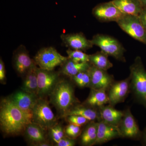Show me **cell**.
Returning <instances> with one entry per match:
<instances>
[{"mask_svg":"<svg viewBox=\"0 0 146 146\" xmlns=\"http://www.w3.org/2000/svg\"><path fill=\"white\" fill-rule=\"evenodd\" d=\"M13 66L18 75L23 77L29 71L37 67L34 59L30 56L25 47L20 46L13 53Z\"/></svg>","mask_w":146,"mask_h":146,"instance_id":"obj_9","label":"cell"},{"mask_svg":"<svg viewBox=\"0 0 146 146\" xmlns=\"http://www.w3.org/2000/svg\"><path fill=\"white\" fill-rule=\"evenodd\" d=\"M66 52L68 58L74 62L78 63L89 62V55L84 52L83 51L69 48Z\"/></svg>","mask_w":146,"mask_h":146,"instance_id":"obj_27","label":"cell"},{"mask_svg":"<svg viewBox=\"0 0 146 146\" xmlns=\"http://www.w3.org/2000/svg\"><path fill=\"white\" fill-rule=\"evenodd\" d=\"M48 131L49 136L54 144H56L60 139L66 136L64 128L58 123L50 128Z\"/></svg>","mask_w":146,"mask_h":146,"instance_id":"obj_28","label":"cell"},{"mask_svg":"<svg viewBox=\"0 0 146 146\" xmlns=\"http://www.w3.org/2000/svg\"><path fill=\"white\" fill-rule=\"evenodd\" d=\"M44 130L57 123V120L50 107L49 102L46 98H40L37 100L32 110V121Z\"/></svg>","mask_w":146,"mask_h":146,"instance_id":"obj_5","label":"cell"},{"mask_svg":"<svg viewBox=\"0 0 146 146\" xmlns=\"http://www.w3.org/2000/svg\"><path fill=\"white\" fill-rule=\"evenodd\" d=\"M141 23L146 29V7H144L138 16Z\"/></svg>","mask_w":146,"mask_h":146,"instance_id":"obj_33","label":"cell"},{"mask_svg":"<svg viewBox=\"0 0 146 146\" xmlns=\"http://www.w3.org/2000/svg\"><path fill=\"white\" fill-rule=\"evenodd\" d=\"M117 23L131 37L146 44V29L138 16L125 14Z\"/></svg>","mask_w":146,"mask_h":146,"instance_id":"obj_7","label":"cell"},{"mask_svg":"<svg viewBox=\"0 0 146 146\" xmlns=\"http://www.w3.org/2000/svg\"><path fill=\"white\" fill-rule=\"evenodd\" d=\"M98 123V122L93 121L84 129L80 135V143L82 145L91 146L96 144Z\"/></svg>","mask_w":146,"mask_h":146,"instance_id":"obj_24","label":"cell"},{"mask_svg":"<svg viewBox=\"0 0 146 146\" xmlns=\"http://www.w3.org/2000/svg\"><path fill=\"white\" fill-rule=\"evenodd\" d=\"M46 131L38 125L32 122L27 126L24 133L31 145L35 146L39 143L48 141Z\"/></svg>","mask_w":146,"mask_h":146,"instance_id":"obj_17","label":"cell"},{"mask_svg":"<svg viewBox=\"0 0 146 146\" xmlns=\"http://www.w3.org/2000/svg\"><path fill=\"white\" fill-rule=\"evenodd\" d=\"M131 78L129 77L121 81L113 82L108 89L109 104L114 106L123 102L130 89Z\"/></svg>","mask_w":146,"mask_h":146,"instance_id":"obj_12","label":"cell"},{"mask_svg":"<svg viewBox=\"0 0 146 146\" xmlns=\"http://www.w3.org/2000/svg\"><path fill=\"white\" fill-rule=\"evenodd\" d=\"M37 67L32 69L23 77V81L21 87L22 90L36 95L38 94V81L36 73Z\"/></svg>","mask_w":146,"mask_h":146,"instance_id":"obj_23","label":"cell"},{"mask_svg":"<svg viewBox=\"0 0 146 146\" xmlns=\"http://www.w3.org/2000/svg\"><path fill=\"white\" fill-rule=\"evenodd\" d=\"M68 56L60 54L52 47L42 48L34 56V60L39 68L48 71H52L58 66H61L68 60Z\"/></svg>","mask_w":146,"mask_h":146,"instance_id":"obj_4","label":"cell"},{"mask_svg":"<svg viewBox=\"0 0 146 146\" xmlns=\"http://www.w3.org/2000/svg\"><path fill=\"white\" fill-rule=\"evenodd\" d=\"M108 56L103 52H98L89 55V63L98 69L107 71L113 67V64L108 58Z\"/></svg>","mask_w":146,"mask_h":146,"instance_id":"obj_25","label":"cell"},{"mask_svg":"<svg viewBox=\"0 0 146 146\" xmlns=\"http://www.w3.org/2000/svg\"><path fill=\"white\" fill-rule=\"evenodd\" d=\"M60 38L65 46L71 49L83 51L91 48L94 46L91 40L87 39L81 33L62 34Z\"/></svg>","mask_w":146,"mask_h":146,"instance_id":"obj_14","label":"cell"},{"mask_svg":"<svg viewBox=\"0 0 146 146\" xmlns=\"http://www.w3.org/2000/svg\"><path fill=\"white\" fill-rule=\"evenodd\" d=\"M99 108L102 121L109 124L119 127L124 112L115 109L110 105L108 106H103Z\"/></svg>","mask_w":146,"mask_h":146,"instance_id":"obj_18","label":"cell"},{"mask_svg":"<svg viewBox=\"0 0 146 146\" xmlns=\"http://www.w3.org/2000/svg\"><path fill=\"white\" fill-rule=\"evenodd\" d=\"M143 7H146V0H141Z\"/></svg>","mask_w":146,"mask_h":146,"instance_id":"obj_34","label":"cell"},{"mask_svg":"<svg viewBox=\"0 0 146 146\" xmlns=\"http://www.w3.org/2000/svg\"><path fill=\"white\" fill-rule=\"evenodd\" d=\"M112 1L125 15L138 16L143 8L141 0H112Z\"/></svg>","mask_w":146,"mask_h":146,"instance_id":"obj_19","label":"cell"},{"mask_svg":"<svg viewBox=\"0 0 146 146\" xmlns=\"http://www.w3.org/2000/svg\"><path fill=\"white\" fill-rule=\"evenodd\" d=\"M38 81V96L40 98H46L54 89L60 78V73L54 70L48 71L37 67Z\"/></svg>","mask_w":146,"mask_h":146,"instance_id":"obj_8","label":"cell"},{"mask_svg":"<svg viewBox=\"0 0 146 146\" xmlns=\"http://www.w3.org/2000/svg\"><path fill=\"white\" fill-rule=\"evenodd\" d=\"M6 80L5 65L1 58L0 59V82L2 84H5Z\"/></svg>","mask_w":146,"mask_h":146,"instance_id":"obj_32","label":"cell"},{"mask_svg":"<svg viewBox=\"0 0 146 146\" xmlns=\"http://www.w3.org/2000/svg\"><path fill=\"white\" fill-rule=\"evenodd\" d=\"M92 13L97 20L101 22L117 23L125 15L112 1L98 5L93 9Z\"/></svg>","mask_w":146,"mask_h":146,"instance_id":"obj_10","label":"cell"},{"mask_svg":"<svg viewBox=\"0 0 146 146\" xmlns=\"http://www.w3.org/2000/svg\"><path fill=\"white\" fill-rule=\"evenodd\" d=\"M89 71L91 81L89 87L91 89L106 90L114 82L113 76L108 74L107 71L98 69L92 65Z\"/></svg>","mask_w":146,"mask_h":146,"instance_id":"obj_13","label":"cell"},{"mask_svg":"<svg viewBox=\"0 0 146 146\" xmlns=\"http://www.w3.org/2000/svg\"><path fill=\"white\" fill-rule=\"evenodd\" d=\"M145 141L146 142V134H145Z\"/></svg>","mask_w":146,"mask_h":146,"instance_id":"obj_35","label":"cell"},{"mask_svg":"<svg viewBox=\"0 0 146 146\" xmlns=\"http://www.w3.org/2000/svg\"><path fill=\"white\" fill-rule=\"evenodd\" d=\"M119 128L121 137L135 138L140 135L139 127L129 109H127L124 112Z\"/></svg>","mask_w":146,"mask_h":146,"instance_id":"obj_15","label":"cell"},{"mask_svg":"<svg viewBox=\"0 0 146 146\" xmlns=\"http://www.w3.org/2000/svg\"><path fill=\"white\" fill-rule=\"evenodd\" d=\"M65 136L72 139H76L81 135L82 129L81 126L69 123L64 128Z\"/></svg>","mask_w":146,"mask_h":146,"instance_id":"obj_29","label":"cell"},{"mask_svg":"<svg viewBox=\"0 0 146 146\" xmlns=\"http://www.w3.org/2000/svg\"><path fill=\"white\" fill-rule=\"evenodd\" d=\"M49 97L50 102L62 118H65L68 112L79 103L75 96L74 90L72 84L63 79L60 78Z\"/></svg>","mask_w":146,"mask_h":146,"instance_id":"obj_2","label":"cell"},{"mask_svg":"<svg viewBox=\"0 0 146 146\" xmlns=\"http://www.w3.org/2000/svg\"><path fill=\"white\" fill-rule=\"evenodd\" d=\"M121 136L119 127L112 125L102 121L98 123L97 137L96 144L104 143Z\"/></svg>","mask_w":146,"mask_h":146,"instance_id":"obj_16","label":"cell"},{"mask_svg":"<svg viewBox=\"0 0 146 146\" xmlns=\"http://www.w3.org/2000/svg\"><path fill=\"white\" fill-rule=\"evenodd\" d=\"M91 40L94 46L99 47L101 51L108 56L125 62V49L117 39L106 35L98 34L94 35Z\"/></svg>","mask_w":146,"mask_h":146,"instance_id":"obj_3","label":"cell"},{"mask_svg":"<svg viewBox=\"0 0 146 146\" xmlns=\"http://www.w3.org/2000/svg\"><path fill=\"white\" fill-rule=\"evenodd\" d=\"M65 120L69 123L82 126L89 123L90 121L79 115H71L65 117Z\"/></svg>","mask_w":146,"mask_h":146,"instance_id":"obj_30","label":"cell"},{"mask_svg":"<svg viewBox=\"0 0 146 146\" xmlns=\"http://www.w3.org/2000/svg\"><path fill=\"white\" fill-rule=\"evenodd\" d=\"M79 115L86 118L90 121H95L99 119V111L98 112L95 108L90 107L82 104H76L68 112L65 117L69 115Z\"/></svg>","mask_w":146,"mask_h":146,"instance_id":"obj_22","label":"cell"},{"mask_svg":"<svg viewBox=\"0 0 146 146\" xmlns=\"http://www.w3.org/2000/svg\"><path fill=\"white\" fill-rule=\"evenodd\" d=\"M109 103L106 90L91 89L89 97L82 104L93 108H100Z\"/></svg>","mask_w":146,"mask_h":146,"instance_id":"obj_21","label":"cell"},{"mask_svg":"<svg viewBox=\"0 0 146 146\" xmlns=\"http://www.w3.org/2000/svg\"><path fill=\"white\" fill-rule=\"evenodd\" d=\"M31 120L9 97L1 100L0 104V127L3 133L7 136L24 133Z\"/></svg>","mask_w":146,"mask_h":146,"instance_id":"obj_1","label":"cell"},{"mask_svg":"<svg viewBox=\"0 0 146 146\" xmlns=\"http://www.w3.org/2000/svg\"><path fill=\"white\" fill-rule=\"evenodd\" d=\"M75 139H72L65 136L64 138L60 139L56 144L55 146H74L75 145Z\"/></svg>","mask_w":146,"mask_h":146,"instance_id":"obj_31","label":"cell"},{"mask_svg":"<svg viewBox=\"0 0 146 146\" xmlns=\"http://www.w3.org/2000/svg\"><path fill=\"white\" fill-rule=\"evenodd\" d=\"M91 66L89 62L76 63L68 58L61 65L59 73L71 78L80 72L88 70Z\"/></svg>","mask_w":146,"mask_h":146,"instance_id":"obj_20","label":"cell"},{"mask_svg":"<svg viewBox=\"0 0 146 146\" xmlns=\"http://www.w3.org/2000/svg\"><path fill=\"white\" fill-rule=\"evenodd\" d=\"M89 69L88 70L79 73L71 78L74 83L78 87L80 88L89 87L91 81V76Z\"/></svg>","mask_w":146,"mask_h":146,"instance_id":"obj_26","label":"cell"},{"mask_svg":"<svg viewBox=\"0 0 146 146\" xmlns=\"http://www.w3.org/2000/svg\"><path fill=\"white\" fill-rule=\"evenodd\" d=\"M130 70L131 86L136 96L146 103V71L139 56L130 66Z\"/></svg>","mask_w":146,"mask_h":146,"instance_id":"obj_6","label":"cell"},{"mask_svg":"<svg viewBox=\"0 0 146 146\" xmlns=\"http://www.w3.org/2000/svg\"><path fill=\"white\" fill-rule=\"evenodd\" d=\"M8 97L32 121L33 109L39 98L37 95L21 89Z\"/></svg>","mask_w":146,"mask_h":146,"instance_id":"obj_11","label":"cell"}]
</instances>
